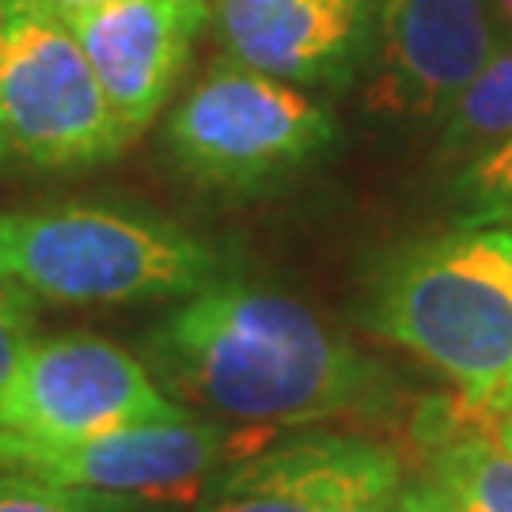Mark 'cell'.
Returning a JSON list of instances; mask_svg holds the SVG:
<instances>
[{"label":"cell","mask_w":512,"mask_h":512,"mask_svg":"<svg viewBox=\"0 0 512 512\" xmlns=\"http://www.w3.org/2000/svg\"><path fill=\"white\" fill-rule=\"evenodd\" d=\"M141 361L190 414L270 433L380 418L391 403L384 368L319 311L232 277L175 300Z\"/></svg>","instance_id":"1"},{"label":"cell","mask_w":512,"mask_h":512,"mask_svg":"<svg viewBox=\"0 0 512 512\" xmlns=\"http://www.w3.org/2000/svg\"><path fill=\"white\" fill-rule=\"evenodd\" d=\"M361 315L456 395L501 403L512 391V224L463 220L399 243L372 266Z\"/></svg>","instance_id":"2"},{"label":"cell","mask_w":512,"mask_h":512,"mask_svg":"<svg viewBox=\"0 0 512 512\" xmlns=\"http://www.w3.org/2000/svg\"><path fill=\"white\" fill-rule=\"evenodd\" d=\"M228 277L213 243L133 205L0 209V281L31 304L114 308L186 300Z\"/></svg>","instance_id":"3"},{"label":"cell","mask_w":512,"mask_h":512,"mask_svg":"<svg viewBox=\"0 0 512 512\" xmlns=\"http://www.w3.org/2000/svg\"><path fill=\"white\" fill-rule=\"evenodd\" d=\"M338 141V122L308 88L220 54L167 118L164 145L190 183L262 194L289 183Z\"/></svg>","instance_id":"4"},{"label":"cell","mask_w":512,"mask_h":512,"mask_svg":"<svg viewBox=\"0 0 512 512\" xmlns=\"http://www.w3.org/2000/svg\"><path fill=\"white\" fill-rule=\"evenodd\" d=\"M129 148L69 23L0 4V164L84 171Z\"/></svg>","instance_id":"5"},{"label":"cell","mask_w":512,"mask_h":512,"mask_svg":"<svg viewBox=\"0 0 512 512\" xmlns=\"http://www.w3.org/2000/svg\"><path fill=\"white\" fill-rule=\"evenodd\" d=\"M277 433L186 414L175 421L129 425L88 440H35L0 429V467L95 494L148 505H198L205 490L239 459L255 456Z\"/></svg>","instance_id":"6"},{"label":"cell","mask_w":512,"mask_h":512,"mask_svg":"<svg viewBox=\"0 0 512 512\" xmlns=\"http://www.w3.org/2000/svg\"><path fill=\"white\" fill-rule=\"evenodd\" d=\"M186 414L141 357L80 330L35 334L0 387V429L54 444Z\"/></svg>","instance_id":"7"},{"label":"cell","mask_w":512,"mask_h":512,"mask_svg":"<svg viewBox=\"0 0 512 512\" xmlns=\"http://www.w3.org/2000/svg\"><path fill=\"white\" fill-rule=\"evenodd\" d=\"M494 54L490 0H376L365 103L384 118L444 122Z\"/></svg>","instance_id":"8"},{"label":"cell","mask_w":512,"mask_h":512,"mask_svg":"<svg viewBox=\"0 0 512 512\" xmlns=\"http://www.w3.org/2000/svg\"><path fill=\"white\" fill-rule=\"evenodd\" d=\"M129 145L171 103L202 35L209 0H95L65 19Z\"/></svg>","instance_id":"9"},{"label":"cell","mask_w":512,"mask_h":512,"mask_svg":"<svg viewBox=\"0 0 512 512\" xmlns=\"http://www.w3.org/2000/svg\"><path fill=\"white\" fill-rule=\"evenodd\" d=\"M224 57L296 88H342L368 57L376 0H209Z\"/></svg>","instance_id":"10"},{"label":"cell","mask_w":512,"mask_h":512,"mask_svg":"<svg viewBox=\"0 0 512 512\" xmlns=\"http://www.w3.org/2000/svg\"><path fill=\"white\" fill-rule=\"evenodd\" d=\"M403 482V456L384 440L311 429V437L239 459L194 512H327L357 490H395Z\"/></svg>","instance_id":"11"},{"label":"cell","mask_w":512,"mask_h":512,"mask_svg":"<svg viewBox=\"0 0 512 512\" xmlns=\"http://www.w3.org/2000/svg\"><path fill=\"white\" fill-rule=\"evenodd\" d=\"M421 478L459 512H512V452L490 410L463 395H437L410 414Z\"/></svg>","instance_id":"12"},{"label":"cell","mask_w":512,"mask_h":512,"mask_svg":"<svg viewBox=\"0 0 512 512\" xmlns=\"http://www.w3.org/2000/svg\"><path fill=\"white\" fill-rule=\"evenodd\" d=\"M512 137V50H497L459 92L440 129V160L471 167Z\"/></svg>","instance_id":"13"},{"label":"cell","mask_w":512,"mask_h":512,"mask_svg":"<svg viewBox=\"0 0 512 512\" xmlns=\"http://www.w3.org/2000/svg\"><path fill=\"white\" fill-rule=\"evenodd\" d=\"M0 512H164L160 505L133 497L95 494L80 486H61L35 475L0 467Z\"/></svg>","instance_id":"14"},{"label":"cell","mask_w":512,"mask_h":512,"mask_svg":"<svg viewBox=\"0 0 512 512\" xmlns=\"http://www.w3.org/2000/svg\"><path fill=\"white\" fill-rule=\"evenodd\" d=\"M459 202L467 209V220H512V137L490 156L463 167L459 175Z\"/></svg>","instance_id":"15"},{"label":"cell","mask_w":512,"mask_h":512,"mask_svg":"<svg viewBox=\"0 0 512 512\" xmlns=\"http://www.w3.org/2000/svg\"><path fill=\"white\" fill-rule=\"evenodd\" d=\"M31 338H35V304L0 281V387L12 376Z\"/></svg>","instance_id":"16"},{"label":"cell","mask_w":512,"mask_h":512,"mask_svg":"<svg viewBox=\"0 0 512 512\" xmlns=\"http://www.w3.org/2000/svg\"><path fill=\"white\" fill-rule=\"evenodd\" d=\"M384 512H459V509L440 494L437 486H429L425 478H414V482L399 486V494L391 497V505Z\"/></svg>","instance_id":"17"},{"label":"cell","mask_w":512,"mask_h":512,"mask_svg":"<svg viewBox=\"0 0 512 512\" xmlns=\"http://www.w3.org/2000/svg\"><path fill=\"white\" fill-rule=\"evenodd\" d=\"M395 494H399V486L395 490H357V494L342 497L338 505H330L327 512H384Z\"/></svg>","instance_id":"18"},{"label":"cell","mask_w":512,"mask_h":512,"mask_svg":"<svg viewBox=\"0 0 512 512\" xmlns=\"http://www.w3.org/2000/svg\"><path fill=\"white\" fill-rule=\"evenodd\" d=\"M0 4H16V8H35V12H46V16L69 19L73 12L88 8L95 0H0Z\"/></svg>","instance_id":"19"},{"label":"cell","mask_w":512,"mask_h":512,"mask_svg":"<svg viewBox=\"0 0 512 512\" xmlns=\"http://www.w3.org/2000/svg\"><path fill=\"white\" fill-rule=\"evenodd\" d=\"M490 410V421H494V429H497V437H501V444L512 452V391L501 399V403L494 406H486Z\"/></svg>","instance_id":"20"},{"label":"cell","mask_w":512,"mask_h":512,"mask_svg":"<svg viewBox=\"0 0 512 512\" xmlns=\"http://www.w3.org/2000/svg\"><path fill=\"white\" fill-rule=\"evenodd\" d=\"M490 8H494V16L512 31V0H490Z\"/></svg>","instance_id":"21"},{"label":"cell","mask_w":512,"mask_h":512,"mask_svg":"<svg viewBox=\"0 0 512 512\" xmlns=\"http://www.w3.org/2000/svg\"><path fill=\"white\" fill-rule=\"evenodd\" d=\"M509 224H512V220H509Z\"/></svg>","instance_id":"22"}]
</instances>
